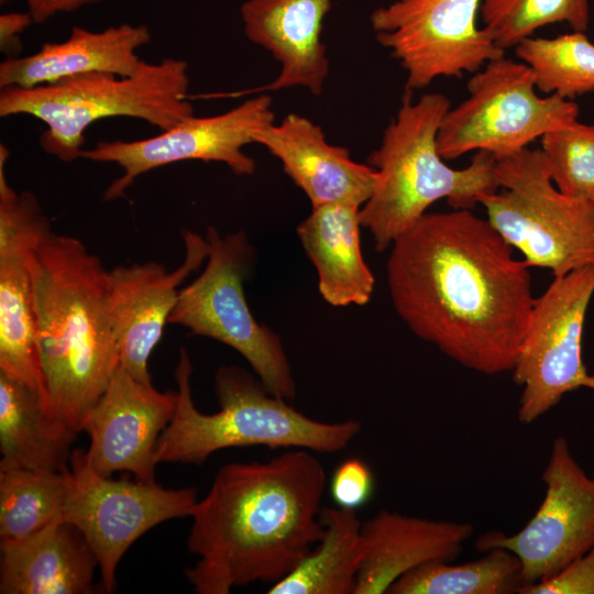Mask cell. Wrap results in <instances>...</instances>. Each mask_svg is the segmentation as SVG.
Segmentation results:
<instances>
[{"label":"cell","mask_w":594,"mask_h":594,"mask_svg":"<svg viewBox=\"0 0 594 594\" xmlns=\"http://www.w3.org/2000/svg\"><path fill=\"white\" fill-rule=\"evenodd\" d=\"M530 266L471 209L425 213L391 245L394 309L463 367L512 372L535 301Z\"/></svg>","instance_id":"6da1fadb"},{"label":"cell","mask_w":594,"mask_h":594,"mask_svg":"<svg viewBox=\"0 0 594 594\" xmlns=\"http://www.w3.org/2000/svg\"><path fill=\"white\" fill-rule=\"evenodd\" d=\"M326 480L306 449L223 465L190 513L187 548L199 559L185 574L195 592L228 594L289 574L321 537Z\"/></svg>","instance_id":"7a4b0ae2"},{"label":"cell","mask_w":594,"mask_h":594,"mask_svg":"<svg viewBox=\"0 0 594 594\" xmlns=\"http://www.w3.org/2000/svg\"><path fill=\"white\" fill-rule=\"evenodd\" d=\"M30 268L48 410L77 433L120 362L108 270L79 239L53 231Z\"/></svg>","instance_id":"3957f363"},{"label":"cell","mask_w":594,"mask_h":594,"mask_svg":"<svg viewBox=\"0 0 594 594\" xmlns=\"http://www.w3.org/2000/svg\"><path fill=\"white\" fill-rule=\"evenodd\" d=\"M191 372L189 354L180 348L174 373L177 402L157 440V464H201L219 450L251 446L333 453L344 450L361 432L359 420L327 422L306 416L271 394L257 376L234 365L217 370L215 393L220 409L204 414L193 402Z\"/></svg>","instance_id":"277c9868"},{"label":"cell","mask_w":594,"mask_h":594,"mask_svg":"<svg viewBox=\"0 0 594 594\" xmlns=\"http://www.w3.org/2000/svg\"><path fill=\"white\" fill-rule=\"evenodd\" d=\"M450 100L428 92L413 100L406 90L380 146L369 157L378 174L376 187L361 207L362 227L384 251L440 199L453 209H471L477 199L498 189L496 158L476 152L464 168L450 167L438 151L437 135Z\"/></svg>","instance_id":"5b68a950"},{"label":"cell","mask_w":594,"mask_h":594,"mask_svg":"<svg viewBox=\"0 0 594 594\" xmlns=\"http://www.w3.org/2000/svg\"><path fill=\"white\" fill-rule=\"evenodd\" d=\"M189 84L187 63L167 57L144 62L128 77L91 73L33 88H1L0 117L25 114L42 121V150L70 163L80 157L85 132L97 121L128 117L164 131L193 116Z\"/></svg>","instance_id":"8992f818"},{"label":"cell","mask_w":594,"mask_h":594,"mask_svg":"<svg viewBox=\"0 0 594 594\" xmlns=\"http://www.w3.org/2000/svg\"><path fill=\"white\" fill-rule=\"evenodd\" d=\"M498 189L477 199L487 220L530 266L553 277L594 265V204L553 184L540 148L496 158Z\"/></svg>","instance_id":"52a82bcc"},{"label":"cell","mask_w":594,"mask_h":594,"mask_svg":"<svg viewBox=\"0 0 594 594\" xmlns=\"http://www.w3.org/2000/svg\"><path fill=\"white\" fill-rule=\"evenodd\" d=\"M205 238L209 245L206 266L179 289L168 323L229 345L246 360L271 394L293 400L296 383L283 342L254 318L244 295L255 255L245 232L222 235L209 226Z\"/></svg>","instance_id":"ba28073f"},{"label":"cell","mask_w":594,"mask_h":594,"mask_svg":"<svg viewBox=\"0 0 594 594\" xmlns=\"http://www.w3.org/2000/svg\"><path fill=\"white\" fill-rule=\"evenodd\" d=\"M466 89L468 97L446 112L439 127L438 151L446 161L473 151L503 158L579 117L574 101L540 96L530 68L505 55L473 73Z\"/></svg>","instance_id":"9c48e42d"},{"label":"cell","mask_w":594,"mask_h":594,"mask_svg":"<svg viewBox=\"0 0 594 594\" xmlns=\"http://www.w3.org/2000/svg\"><path fill=\"white\" fill-rule=\"evenodd\" d=\"M594 295V265L554 277L535 298L513 380L521 387L517 418L530 425L570 392L594 391L582 356L586 311Z\"/></svg>","instance_id":"30bf717a"},{"label":"cell","mask_w":594,"mask_h":594,"mask_svg":"<svg viewBox=\"0 0 594 594\" xmlns=\"http://www.w3.org/2000/svg\"><path fill=\"white\" fill-rule=\"evenodd\" d=\"M195 488L170 490L156 482L119 481L95 471L85 451L69 460L68 488L61 521L75 526L94 551L102 590L113 591L125 551L156 525L190 516Z\"/></svg>","instance_id":"8fae6325"},{"label":"cell","mask_w":594,"mask_h":594,"mask_svg":"<svg viewBox=\"0 0 594 594\" xmlns=\"http://www.w3.org/2000/svg\"><path fill=\"white\" fill-rule=\"evenodd\" d=\"M480 6L481 0H394L371 13L376 41L406 72L407 91L473 74L505 55L479 25Z\"/></svg>","instance_id":"7c38bea8"},{"label":"cell","mask_w":594,"mask_h":594,"mask_svg":"<svg viewBox=\"0 0 594 594\" xmlns=\"http://www.w3.org/2000/svg\"><path fill=\"white\" fill-rule=\"evenodd\" d=\"M272 122V98L261 94L217 116L193 114L153 138L98 142L82 150L80 158L121 167V176L102 195L105 201L124 197L141 175L183 161L218 162L235 175H252L256 164L243 147L254 143L255 135Z\"/></svg>","instance_id":"4fadbf2b"},{"label":"cell","mask_w":594,"mask_h":594,"mask_svg":"<svg viewBox=\"0 0 594 594\" xmlns=\"http://www.w3.org/2000/svg\"><path fill=\"white\" fill-rule=\"evenodd\" d=\"M541 479L543 499L518 532L488 531L475 542L482 553L504 548L516 554L520 590L554 575L594 547V477L578 463L564 437L552 440Z\"/></svg>","instance_id":"5bb4252c"},{"label":"cell","mask_w":594,"mask_h":594,"mask_svg":"<svg viewBox=\"0 0 594 594\" xmlns=\"http://www.w3.org/2000/svg\"><path fill=\"white\" fill-rule=\"evenodd\" d=\"M0 144V372L36 392L48 410L37 339L30 257L52 231L48 217L30 191H15Z\"/></svg>","instance_id":"9a60e30c"},{"label":"cell","mask_w":594,"mask_h":594,"mask_svg":"<svg viewBox=\"0 0 594 594\" xmlns=\"http://www.w3.org/2000/svg\"><path fill=\"white\" fill-rule=\"evenodd\" d=\"M176 402L177 392H160L119 364L81 425L90 438L85 451L89 465L103 475L129 471L138 480L155 482L157 440Z\"/></svg>","instance_id":"2e32d148"},{"label":"cell","mask_w":594,"mask_h":594,"mask_svg":"<svg viewBox=\"0 0 594 594\" xmlns=\"http://www.w3.org/2000/svg\"><path fill=\"white\" fill-rule=\"evenodd\" d=\"M185 258L174 271L155 261L108 270V304L119 351V364L139 381L151 383L147 362L162 338L178 298L180 284L207 260L205 237L182 232Z\"/></svg>","instance_id":"e0dca14e"},{"label":"cell","mask_w":594,"mask_h":594,"mask_svg":"<svg viewBox=\"0 0 594 594\" xmlns=\"http://www.w3.org/2000/svg\"><path fill=\"white\" fill-rule=\"evenodd\" d=\"M254 143L279 160L311 207H362L376 187L378 174L374 167L353 161L348 148L329 143L321 127L300 114L289 113L280 122L267 124Z\"/></svg>","instance_id":"ac0fdd59"},{"label":"cell","mask_w":594,"mask_h":594,"mask_svg":"<svg viewBox=\"0 0 594 594\" xmlns=\"http://www.w3.org/2000/svg\"><path fill=\"white\" fill-rule=\"evenodd\" d=\"M332 0H245L240 8L245 36L280 64L276 78L251 92L293 87L322 92L329 59L322 42Z\"/></svg>","instance_id":"d6986e66"},{"label":"cell","mask_w":594,"mask_h":594,"mask_svg":"<svg viewBox=\"0 0 594 594\" xmlns=\"http://www.w3.org/2000/svg\"><path fill=\"white\" fill-rule=\"evenodd\" d=\"M473 532L470 522L381 509L362 521L363 558L354 594L387 593L395 581L419 565L432 561L453 562Z\"/></svg>","instance_id":"ffe728a7"},{"label":"cell","mask_w":594,"mask_h":594,"mask_svg":"<svg viewBox=\"0 0 594 594\" xmlns=\"http://www.w3.org/2000/svg\"><path fill=\"white\" fill-rule=\"evenodd\" d=\"M151 38L144 24L122 23L101 31L76 25L63 42H46L31 55L1 62L0 88H33L91 73L132 76L144 63L136 52Z\"/></svg>","instance_id":"44dd1931"},{"label":"cell","mask_w":594,"mask_h":594,"mask_svg":"<svg viewBox=\"0 0 594 594\" xmlns=\"http://www.w3.org/2000/svg\"><path fill=\"white\" fill-rule=\"evenodd\" d=\"M97 558L82 534L65 521L1 540V594H90Z\"/></svg>","instance_id":"7402d4cb"},{"label":"cell","mask_w":594,"mask_h":594,"mask_svg":"<svg viewBox=\"0 0 594 594\" xmlns=\"http://www.w3.org/2000/svg\"><path fill=\"white\" fill-rule=\"evenodd\" d=\"M361 207L326 204L311 207L296 231L318 274V290L331 306L366 305L375 278L361 249Z\"/></svg>","instance_id":"603a6c76"},{"label":"cell","mask_w":594,"mask_h":594,"mask_svg":"<svg viewBox=\"0 0 594 594\" xmlns=\"http://www.w3.org/2000/svg\"><path fill=\"white\" fill-rule=\"evenodd\" d=\"M75 435L36 392L0 372V466L63 472Z\"/></svg>","instance_id":"cb8c5ba5"},{"label":"cell","mask_w":594,"mask_h":594,"mask_svg":"<svg viewBox=\"0 0 594 594\" xmlns=\"http://www.w3.org/2000/svg\"><path fill=\"white\" fill-rule=\"evenodd\" d=\"M319 518V541L268 594H354L363 558L362 521L356 510L341 507H323Z\"/></svg>","instance_id":"d4e9b609"},{"label":"cell","mask_w":594,"mask_h":594,"mask_svg":"<svg viewBox=\"0 0 594 594\" xmlns=\"http://www.w3.org/2000/svg\"><path fill=\"white\" fill-rule=\"evenodd\" d=\"M462 564L432 561L395 581L389 594H509L521 587V564L512 551L492 548Z\"/></svg>","instance_id":"484cf974"},{"label":"cell","mask_w":594,"mask_h":594,"mask_svg":"<svg viewBox=\"0 0 594 594\" xmlns=\"http://www.w3.org/2000/svg\"><path fill=\"white\" fill-rule=\"evenodd\" d=\"M68 469L57 472L0 466L1 540L20 539L61 520Z\"/></svg>","instance_id":"4316f807"},{"label":"cell","mask_w":594,"mask_h":594,"mask_svg":"<svg viewBox=\"0 0 594 594\" xmlns=\"http://www.w3.org/2000/svg\"><path fill=\"white\" fill-rule=\"evenodd\" d=\"M516 56L531 70L544 95L572 100L594 92V44L584 32L556 37H528L515 46Z\"/></svg>","instance_id":"83f0119b"},{"label":"cell","mask_w":594,"mask_h":594,"mask_svg":"<svg viewBox=\"0 0 594 594\" xmlns=\"http://www.w3.org/2000/svg\"><path fill=\"white\" fill-rule=\"evenodd\" d=\"M479 15L490 38L505 51L549 24L566 23L585 32L590 4L588 0H481Z\"/></svg>","instance_id":"f1b7e54d"},{"label":"cell","mask_w":594,"mask_h":594,"mask_svg":"<svg viewBox=\"0 0 594 594\" xmlns=\"http://www.w3.org/2000/svg\"><path fill=\"white\" fill-rule=\"evenodd\" d=\"M540 144L556 187L594 204V124L576 120L543 135Z\"/></svg>","instance_id":"f546056e"},{"label":"cell","mask_w":594,"mask_h":594,"mask_svg":"<svg viewBox=\"0 0 594 594\" xmlns=\"http://www.w3.org/2000/svg\"><path fill=\"white\" fill-rule=\"evenodd\" d=\"M374 474L363 460L349 458L333 471L330 493L338 507L353 509L364 506L374 494Z\"/></svg>","instance_id":"4dcf8cb0"},{"label":"cell","mask_w":594,"mask_h":594,"mask_svg":"<svg viewBox=\"0 0 594 594\" xmlns=\"http://www.w3.org/2000/svg\"><path fill=\"white\" fill-rule=\"evenodd\" d=\"M519 594H594V547L554 575L524 587Z\"/></svg>","instance_id":"1f68e13d"},{"label":"cell","mask_w":594,"mask_h":594,"mask_svg":"<svg viewBox=\"0 0 594 594\" xmlns=\"http://www.w3.org/2000/svg\"><path fill=\"white\" fill-rule=\"evenodd\" d=\"M34 23L26 12H7L0 15V50L8 57H15L22 50L20 35Z\"/></svg>","instance_id":"d6a6232c"},{"label":"cell","mask_w":594,"mask_h":594,"mask_svg":"<svg viewBox=\"0 0 594 594\" xmlns=\"http://www.w3.org/2000/svg\"><path fill=\"white\" fill-rule=\"evenodd\" d=\"M35 24H42L59 13H69L107 0H24Z\"/></svg>","instance_id":"836d02e7"},{"label":"cell","mask_w":594,"mask_h":594,"mask_svg":"<svg viewBox=\"0 0 594 594\" xmlns=\"http://www.w3.org/2000/svg\"><path fill=\"white\" fill-rule=\"evenodd\" d=\"M8 1H11V0H0V3L3 4L6 2H8Z\"/></svg>","instance_id":"e575fe53"}]
</instances>
